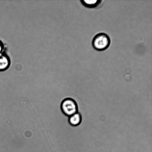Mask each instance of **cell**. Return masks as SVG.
Listing matches in <instances>:
<instances>
[{"label": "cell", "instance_id": "obj_2", "mask_svg": "<svg viewBox=\"0 0 152 152\" xmlns=\"http://www.w3.org/2000/svg\"><path fill=\"white\" fill-rule=\"evenodd\" d=\"M61 109L64 114L69 117L78 112L77 103L71 98H67L63 101L61 104Z\"/></svg>", "mask_w": 152, "mask_h": 152}, {"label": "cell", "instance_id": "obj_6", "mask_svg": "<svg viewBox=\"0 0 152 152\" xmlns=\"http://www.w3.org/2000/svg\"><path fill=\"white\" fill-rule=\"evenodd\" d=\"M3 48H4V45H3L2 42L0 41V53H1Z\"/></svg>", "mask_w": 152, "mask_h": 152}, {"label": "cell", "instance_id": "obj_1", "mask_svg": "<svg viewBox=\"0 0 152 152\" xmlns=\"http://www.w3.org/2000/svg\"><path fill=\"white\" fill-rule=\"evenodd\" d=\"M111 40L109 37L104 33L98 34L94 37L92 44L94 48L99 51L106 50L109 47Z\"/></svg>", "mask_w": 152, "mask_h": 152}, {"label": "cell", "instance_id": "obj_4", "mask_svg": "<svg viewBox=\"0 0 152 152\" xmlns=\"http://www.w3.org/2000/svg\"><path fill=\"white\" fill-rule=\"evenodd\" d=\"M82 117L80 113L77 112L69 117L68 121L69 124L73 126H79L81 123Z\"/></svg>", "mask_w": 152, "mask_h": 152}, {"label": "cell", "instance_id": "obj_3", "mask_svg": "<svg viewBox=\"0 0 152 152\" xmlns=\"http://www.w3.org/2000/svg\"><path fill=\"white\" fill-rule=\"evenodd\" d=\"M10 65V60L5 53H0V71L5 70Z\"/></svg>", "mask_w": 152, "mask_h": 152}, {"label": "cell", "instance_id": "obj_5", "mask_svg": "<svg viewBox=\"0 0 152 152\" xmlns=\"http://www.w3.org/2000/svg\"><path fill=\"white\" fill-rule=\"evenodd\" d=\"M82 4L85 7L88 8H94L97 7L100 4L101 1L99 0H95V1H86V0H82L80 1Z\"/></svg>", "mask_w": 152, "mask_h": 152}]
</instances>
